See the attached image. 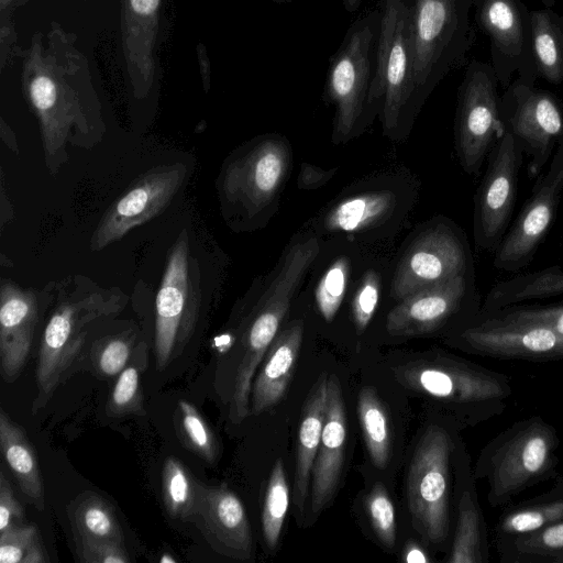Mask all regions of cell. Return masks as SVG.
<instances>
[{
    "label": "cell",
    "instance_id": "3",
    "mask_svg": "<svg viewBox=\"0 0 563 563\" xmlns=\"http://www.w3.org/2000/svg\"><path fill=\"white\" fill-rule=\"evenodd\" d=\"M123 306V296L111 291L76 290L60 296L40 343L33 413L48 402L79 357L90 330Z\"/></svg>",
    "mask_w": 563,
    "mask_h": 563
},
{
    "label": "cell",
    "instance_id": "55",
    "mask_svg": "<svg viewBox=\"0 0 563 563\" xmlns=\"http://www.w3.org/2000/svg\"><path fill=\"white\" fill-rule=\"evenodd\" d=\"M159 561L161 562H175V559L170 558L169 555H165Z\"/></svg>",
    "mask_w": 563,
    "mask_h": 563
},
{
    "label": "cell",
    "instance_id": "40",
    "mask_svg": "<svg viewBox=\"0 0 563 563\" xmlns=\"http://www.w3.org/2000/svg\"><path fill=\"white\" fill-rule=\"evenodd\" d=\"M136 332L130 328L119 333L104 336L91 347L92 364L102 376H118L129 364Z\"/></svg>",
    "mask_w": 563,
    "mask_h": 563
},
{
    "label": "cell",
    "instance_id": "13",
    "mask_svg": "<svg viewBox=\"0 0 563 563\" xmlns=\"http://www.w3.org/2000/svg\"><path fill=\"white\" fill-rule=\"evenodd\" d=\"M523 155L514 136L505 131L487 156L474 199L473 233L481 250L495 253L509 229Z\"/></svg>",
    "mask_w": 563,
    "mask_h": 563
},
{
    "label": "cell",
    "instance_id": "17",
    "mask_svg": "<svg viewBox=\"0 0 563 563\" xmlns=\"http://www.w3.org/2000/svg\"><path fill=\"white\" fill-rule=\"evenodd\" d=\"M563 192V143L534 184L530 198L495 251L496 269L518 272L528 266L555 220Z\"/></svg>",
    "mask_w": 563,
    "mask_h": 563
},
{
    "label": "cell",
    "instance_id": "2",
    "mask_svg": "<svg viewBox=\"0 0 563 563\" xmlns=\"http://www.w3.org/2000/svg\"><path fill=\"white\" fill-rule=\"evenodd\" d=\"M560 437L539 415L515 421L481 450L474 478L487 484V503L505 507L526 492L559 475Z\"/></svg>",
    "mask_w": 563,
    "mask_h": 563
},
{
    "label": "cell",
    "instance_id": "41",
    "mask_svg": "<svg viewBox=\"0 0 563 563\" xmlns=\"http://www.w3.org/2000/svg\"><path fill=\"white\" fill-rule=\"evenodd\" d=\"M143 361H145V357L134 362L130 360L125 368L118 375L108 402V410L111 415H141L143 412V398L140 384V373Z\"/></svg>",
    "mask_w": 563,
    "mask_h": 563
},
{
    "label": "cell",
    "instance_id": "50",
    "mask_svg": "<svg viewBox=\"0 0 563 563\" xmlns=\"http://www.w3.org/2000/svg\"><path fill=\"white\" fill-rule=\"evenodd\" d=\"M0 133L2 141L7 146H9L14 153H19L16 137L3 119H1Z\"/></svg>",
    "mask_w": 563,
    "mask_h": 563
},
{
    "label": "cell",
    "instance_id": "52",
    "mask_svg": "<svg viewBox=\"0 0 563 563\" xmlns=\"http://www.w3.org/2000/svg\"><path fill=\"white\" fill-rule=\"evenodd\" d=\"M29 0H0V15H12L13 10Z\"/></svg>",
    "mask_w": 563,
    "mask_h": 563
},
{
    "label": "cell",
    "instance_id": "23",
    "mask_svg": "<svg viewBox=\"0 0 563 563\" xmlns=\"http://www.w3.org/2000/svg\"><path fill=\"white\" fill-rule=\"evenodd\" d=\"M287 312L288 308L280 300L264 298L260 299L251 314L242 336L241 357L231 393L230 417L235 423L243 421L250 413V397L255 373Z\"/></svg>",
    "mask_w": 563,
    "mask_h": 563
},
{
    "label": "cell",
    "instance_id": "32",
    "mask_svg": "<svg viewBox=\"0 0 563 563\" xmlns=\"http://www.w3.org/2000/svg\"><path fill=\"white\" fill-rule=\"evenodd\" d=\"M396 198L389 191H369L341 200L324 219L331 232H355L387 218L395 209Z\"/></svg>",
    "mask_w": 563,
    "mask_h": 563
},
{
    "label": "cell",
    "instance_id": "30",
    "mask_svg": "<svg viewBox=\"0 0 563 563\" xmlns=\"http://www.w3.org/2000/svg\"><path fill=\"white\" fill-rule=\"evenodd\" d=\"M563 295V268L559 265L516 275L492 286L482 311H494L507 306Z\"/></svg>",
    "mask_w": 563,
    "mask_h": 563
},
{
    "label": "cell",
    "instance_id": "16",
    "mask_svg": "<svg viewBox=\"0 0 563 563\" xmlns=\"http://www.w3.org/2000/svg\"><path fill=\"white\" fill-rule=\"evenodd\" d=\"M475 275L457 276L422 288L388 313L389 334L411 336L440 330L451 322L462 325L481 309Z\"/></svg>",
    "mask_w": 563,
    "mask_h": 563
},
{
    "label": "cell",
    "instance_id": "37",
    "mask_svg": "<svg viewBox=\"0 0 563 563\" xmlns=\"http://www.w3.org/2000/svg\"><path fill=\"white\" fill-rule=\"evenodd\" d=\"M288 504L286 473L282 460H277L271 472L262 512L263 534L269 549H275L278 543Z\"/></svg>",
    "mask_w": 563,
    "mask_h": 563
},
{
    "label": "cell",
    "instance_id": "54",
    "mask_svg": "<svg viewBox=\"0 0 563 563\" xmlns=\"http://www.w3.org/2000/svg\"><path fill=\"white\" fill-rule=\"evenodd\" d=\"M544 8H553L558 0H539Z\"/></svg>",
    "mask_w": 563,
    "mask_h": 563
},
{
    "label": "cell",
    "instance_id": "11",
    "mask_svg": "<svg viewBox=\"0 0 563 563\" xmlns=\"http://www.w3.org/2000/svg\"><path fill=\"white\" fill-rule=\"evenodd\" d=\"M200 295L190 266L189 242L183 231L164 271L155 305L154 351L164 369L183 351L198 319Z\"/></svg>",
    "mask_w": 563,
    "mask_h": 563
},
{
    "label": "cell",
    "instance_id": "34",
    "mask_svg": "<svg viewBox=\"0 0 563 563\" xmlns=\"http://www.w3.org/2000/svg\"><path fill=\"white\" fill-rule=\"evenodd\" d=\"M500 563H552L563 553V519L536 532L494 544Z\"/></svg>",
    "mask_w": 563,
    "mask_h": 563
},
{
    "label": "cell",
    "instance_id": "5",
    "mask_svg": "<svg viewBox=\"0 0 563 563\" xmlns=\"http://www.w3.org/2000/svg\"><path fill=\"white\" fill-rule=\"evenodd\" d=\"M413 2L379 0L380 27L366 114L380 109L385 132L395 131L416 111Z\"/></svg>",
    "mask_w": 563,
    "mask_h": 563
},
{
    "label": "cell",
    "instance_id": "46",
    "mask_svg": "<svg viewBox=\"0 0 563 563\" xmlns=\"http://www.w3.org/2000/svg\"><path fill=\"white\" fill-rule=\"evenodd\" d=\"M494 311H499L512 318L547 324L563 336V301L548 305L518 303Z\"/></svg>",
    "mask_w": 563,
    "mask_h": 563
},
{
    "label": "cell",
    "instance_id": "49",
    "mask_svg": "<svg viewBox=\"0 0 563 563\" xmlns=\"http://www.w3.org/2000/svg\"><path fill=\"white\" fill-rule=\"evenodd\" d=\"M336 170V168L322 169L309 163H301L297 186L306 190L320 188L335 175Z\"/></svg>",
    "mask_w": 563,
    "mask_h": 563
},
{
    "label": "cell",
    "instance_id": "42",
    "mask_svg": "<svg viewBox=\"0 0 563 563\" xmlns=\"http://www.w3.org/2000/svg\"><path fill=\"white\" fill-rule=\"evenodd\" d=\"M350 264L340 257L329 266L316 288V302L319 312L327 321L336 314L346 291Z\"/></svg>",
    "mask_w": 563,
    "mask_h": 563
},
{
    "label": "cell",
    "instance_id": "19",
    "mask_svg": "<svg viewBox=\"0 0 563 563\" xmlns=\"http://www.w3.org/2000/svg\"><path fill=\"white\" fill-rule=\"evenodd\" d=\"M186 174L185 165L178 163L156 167L136 179L100 220L91 239V250H102L158 216L181 187Z\"/></svg>",
    "mask_w": 563,
    "mask_h": 563
},
{
    "label": "cell",
    "instance_id": "33",
    "mask_svg": "<svg viewBox=\"0 0 563 563\" xmlns=\"http://www.w3.org/2000/svg\"><path fill=\"white\" fill-rule=\"evenodd\" d=\"M75 537L123 543V533L112 506L100 495L85 492L67 507Z\"/></svg>",
    "mask_w": 563,
    "mask_h": 563
},
{
    "label": "cell",
    "instance_id": "28",
    "mask_svg": "<svg viewBox=\"0 0 563 563\" xmlns=\"http://www.w3.org/2000/svg\"><path fill=\"white\" fill-rule=\"evenodd\" d=\"M328 377L322 375L311 388L300 419L295 470V505L303 511L309 496L311 472L321 442L324 423Z\"/></svg>",
    "mask_w": 563,
    "mask_h": 563
},
{
    "label": "cell",
    "instance_id": "38",
    "mask_svg": "<svg viewBox=\"0 0 563 563\" xmlns=\"http://www.w3.org/2000/svg\"><path fill=\"white\" fill-rule=\"evenodd\" d=\"M177 429L189 450L208 463L217 460L219 446L216 434L200 411L187 400L178 402Z\"/></svg>",
    "mask_w": 563,
    "mask_h": 563
},
{
    "label": "cell",
    "instance_id": "14",
    "mask_svg": "<svg viewBox=\"0 0 563 563\" xmlns=\"http://www.w3.org/2000/svg\"><path fill=\"white\" fill-rule=\"evenodd\" d=\"M475 21L487 35L490 65L506 89L515 75L536 85L537 67L531 45L530 10L521 0H475Z\"/></svg>",
    "mask_w": 563,
    "mask_h": 563
},
{
    "label": "cell",
    "instance_id": "24",
    "mask_svg": "<svg viewBox=\"0 0 563 563\" xmlns=\"http://www.w3.org/2000/svg\"><path fill=\"white\" fill-rule=\"evenodd\" d=\"M38 321V300L31 289L2 279L0 287V369L12 383L22 372Z\"/></svg>",
    "mask_w": 563,
    "mask_h": 563
},
{
    "label": "cell",
    "instance_id": "6",
    "mask_svg": "<svg viewBox=\"0 0 563 563\" xmlns=\"http://www.w3.org/2000/svg\"><path fill=\"white\" fill-rule=\"evenodd\" d=\"M473 4L472 0H415L416 110L451 70L464 63L474 41L470 21Z\"/></svg>",
    "mask_w": 563,
    "mask_h": 563
},
{
    "label": "cell",
    "instance_id": "48",
    "mask_svg": "<svg viewBox=\"0 0 563 563\" xmlns=\"http://www.w3.org/2000/svg\"><path fill=\"white\" fill-rule=\"evenodd\" d=\"M23 49L18 42V33L12 15L0 16V68L4 70L15 57H21Z\"/></svg>",
    "mask_w": 563,
    "mask_h": 563
},
{
    "label": "cell",
    "instance_id": "51",
    "mask_svg": "<svg viewBox=\"0 0 563 563\" xmlns=\"http://www.w3.org/2000/svg\"><path fill=\"white\" fill-rule=\"evenodd\" d=\"M405 561L407 562H429L428 556L417 544H409L405 551Z\"/></svg>",
    "mask_w": 563,
    "mask_h": 563
},
{
    "label": "cell",
    "instance_id": "22",
    "mask_svg": "<svg viewBox=\"0 0 563 563\" xmlns=\"http://www.w3.org/2000/svg\"><path fill=\"white\" fill-rule=\"evenodd\" d=\"M346 416L335 375L328 376L324 423L310 481V511L318 515L333 498L340 482L346 445Z\"/></svg>",
    "mask_w": 563,
    "mask_h": 563
},
{
    "label": "cell",
    "instance_id": "47",
    "mask_svg": "<svg viewBox=\"0 0 563 563\" xmlns=\"http://www.w3.org/2000/svg\"><path fill=\"white\" fill-rule=\"evenodd\" d=\"M24 516L23 508L15 498L12 486L3 471L0 473V532L12 523H19Z\"/></svg>",
    "mask_w": 563,
    "mask_h": 563
},
{
    "label": "cell",
    "instance_id": "20",
    "mask_svg": "<svg viewBox=\"0 0 563 563\" xmlns=\"http://www.w3.org/2000/svg\"><path fill=\"white\" fill-rule=\"evenodd\" d=\"M191 520L218 553L235 560L251 558L253 540L245 508L227 486L197 481Z\"/></svg>",
    "mask_w": 563,
    "mask_h": 563
},
{
    "label": "cell",
    "instance_id": "43",
    "mask_svg": "<svg viewBox=\"0 0 563 563\" xmlns=\"http://www.w3.org/2000/svg\"><path fill=\"white\" fill-rule=\"evenodd\" d=\"M367 514L380 542L393 548L396 542V518L393 501L380 483H376L365 500Z\"/></svg>",
    "mask_w": 563,
    "mask_h": 563
},
{
    "label": "cell",
    "instance_id": "45",
    "mask_svg": "<svg viewBox=\"0 0 563 563\" xmlns=\"http://www.w3.org/2000/svg\"><path fill=\"white\" fill-rule=\"evenodd\" d=\"M76 554L82 563H126L129 554L122 542L75 537Z\"/></svg>",
    "mask_w": 563,
    "mask_h": 563
},
{
    "label": "cell",
    "instance_id": "9",
    "mask_svg": "<svg viewBox=\"0 0 563 563\" xmlns=\"http://www.w3.org/2000/svg\"><path fill=\"white\" fill-rule=\"evenodd\" d=\"M452 340L462 350L498 360H563V336L547 324L499 311H479L456 328Z\"/></svg>",
    "mask_w": 563,
    "mask_h": 563
},
{
    "label": "cell",
    "instance_id": "12",
    "mask_svg": "<svg viewBox=\"0 0 563 563\" xmlns=\"http://www.w3.org/2000/svg\"><path fill=\"white\" fill-rule=\"evenodd\" d=\"M504 90L503 124L530 157L529 174L537 178L563 143V104L552 92L519 78Z\"/></svg>",
    "mask_w": 563,
    "mask_h": 563
},
{
    "label": "cell",
    "instance_id": "4",
    "mask_svg": "<svg viewBox=\"0 0 563 563\" xmlns=\"http://www.w3.org/2000/svg\"><path fill=\"white\" fill-rule=\"evenodd\" d=\"M398 378L450 406L472 426L503 415L514 395L508 375L456 356L439 355L432 362L401 369Z\"/></svg>",
    "mask_w": 563,
    "mask_h": 563
},
{
    "label": "cell",
    "instance_id": "10",
    "mask_svg": "<svg viewBox=\"0 0 563 563\" xmlns=\"http://www.w3.org/2000/svg\"><path fill=\"white\" fill-rule=\"evenodd\" d=\"M498 80L490 63L472 60L459 88L455 147L464 172L477 175L504 135Z\"/></svg>",
    "mask_w": 563,
    "mask_h": 563
},
{
    "label": "cell",
    "instance_id": "26",
    "mask_svg": "<svg viewBox=\"0 0 563 563\" xmlns=\"http://www.w3.org/2000/svg\"><path fill=\"white\" fill-rule=\"evenodd\" d=\"M474 481L464 457L453 539L446 558L449 563H488L490 560L492 541Z\"/></svg>",
    "mask_w": 563,
    "mask_h": 563
},
{
    "label": "cell",
    "instance_id": "29",
    "mask_svg": "<svg viewBox=\"0 0 563 563\" xmlns=\"http://www.w3.org/2000/svg\"><path fill=\"white\" fill-rule=\"evenodd\" d=\"M0 449L23 495L43 510V481L36 452L24 430L3 409L0 410Z\"/></svg>",
    "mask_w": 563,
    "mask_h": 563
},
{
    "label": "cell",
    "instance_id": "8",
    "mask_svg": "<svg viewBox=\"0 0 563 563\" xmlns=\"http://www.w3.org/2000/svg\"><path fill=\"white\" fill-rule=\"evenodd\" d=\"M457 442L451 431L432 423L423 432L407 476V499L416 528L433 544L451 531V466Z\"/></svg>",
    "mask_w": 563,
    "mask_h": 563
},
{
    "label": "cell",
    "instance_id": "56",
    "mask_svg": "<svg viewBox=\"0 0 563 563\" xmlns=\"http://www.w3.org/2000/svg\"><path fill=\"white\" fill-rule=\"evenodd\" d=\"M552 563H563V553L558 555Z\"/></svg>",
    "mask_w": 563,
    "mask_h": 563
},
{
    "label": "cell",
    "instance_id": "1",
    "mask_svg": "<svg viewBox=\"0 0 563 563\" xmlns=\"http://www.w3.org/2000/svg\"><path fill=\"white\" fill-rule=\"evenodd\" d=\"M77 36L57 22L36 32L22 53L21 85L41 131L44 163L54 175L67 162V146L89 150L106 133L89 62Z\"/></svg>",
    "mask_w": 563,
    "mask_h": 563
},
{
    "label": "cell",
    "instance_id": "15",
    "mask_svg": "<svg viewBox=\"0 0 563 563\" xmlns=\"http://www.w3.org/2000/svg\"><path fill=\"white\" fill-rule=\"evenodd\" d=\"M291 153L282 137L269 136L227 165L220 179L224 205L254 217L268 207L282 188Z\"/></svg>",
    "mask_w": 563,
    "mask_h": 563
},
{
    "label": "cell",
    "instance_id": "27",
    "mask_svg": "<svg viewBox=\"0 0 563 563\" xmlns=\"http://www.w3.org/2000/svg\"><path fill=\"white\" fill-rule=\"evenodd\" d=\"M563 519V475L547 492L517 504H508L492 530V543L541 530Z\"/></svg>",
    "mask_w": 563,
    "mask_h": 563
},
{
    "label": "cell",
    "instance_id": "25",
    "mask_svg": "<svg viewBox=\"0 0 563 563\" xmlns=\"http://www.w3.org/2000/svg\"><path fill=\"white\" fill-rule=\"evenodd\" d=\"M303 325L292 322L272 342L258 366L250 397V413L260 415L285 395L302 343Z\"/></svg>",
    "mask_w": 563,
    "mask_h": 563
},
{
    "label": "cell",
    "instance_id": "21",
    "mask_svg": "<svg viewBox=\"0 0 563 563\" xmlns=\"http://www.w3.org/2000/svg\"><path fill=\"white\" fill-rule=\"evenodd\" d=\"M121 43L135 98H145L157 76L162 0H120Z\"/></svg>",
    "mask_w": 563,
    "mask_h": 563
},
{
    "label": "cell",
    "instance_id": "44",
    "mask_svg": "<svg viewBox=\"0 0 563 563\" xmlns=\"http://www.w3.org/2000/svg\"><path fill=\"white\" fill-rule=\"evenodd\" d=\"M380 294V279L369 271L362 278L352 301V314L356 329L364 331L378 305Z\"/></svg>",
    "mask_w": 563,
    "mask_h": 563
},
{
    "label": "cell",
    "instance_id": "53",
    "mask_svg": "<svg viewBox=\"0 0 563 563\" xmlns=\"http://www.w3.org/2000/svg\"><path fill=\"white\" fill-rule=\"evenodd\" d=\"M363 0H342L344 9L347 12H355L362 4Z\"/></svg>",
    "mask_w": 563,
    "mask_h": 563
},
{
    "label": "cell",
    "instance_id": "31",
    "mask_svg": "<svg viewBox=\"0 0 563 563\" xmlns=\"http://www.w3.org/2000/svg\"><path fill=\"white\" fill-rule=\"evenodd\" d=\"M531 45L538 77L563 82V15L552 8L530 10Z\"/></svg>",
    "mask_w": 563,
    "mask_h": 563
},
{
    "label": "cell",
    "instance_id": "35",
    "mask_svg": "<svg viewBox=\"0 0 563 563\" xmlns=\"http://www.w3.org/2000/svg\"><path fill=\"white\" fill-rule=\"evenodd\" d=\"M357 412L371 460L377 468H383L390 455L391 429L386 408L374 388L361 389Z\"/></svg>",
    "mask_w": 563,
    "mask_h": 563
},
{
    "label": "cell",
    "instance_id": "39",
    "mask_svg": "<svg viewBox=\"0 0 563 563\" xmlns=\"http://www.w3.org/2000/svg\"><path fill=\"white\" fill-rule=\"evenodd\" d=\"M48 558L35 525L12 523L0 532V563H44Z\"/></svg>",
    "mask_w": 563,
    "mask_h": 563
},
{
    "label": "cell",
    "instance_id": "36",
    "mask_svg": "<svg viewBox=\"0 0 563 563\" xmlns=\"http://www.w3.org/2000/svg\"><path fill=\"white\" fill-rule=\"evenodd\" d=\"M162 496L168 514L191 520L197 496V481L177 459L165 460L162 471Z\"/></svg>",
    "mask_w": 563,
    "mask_h": 563
},
{
    "label": "cell",
    "instance_id": "18",
    "mask_svg": "<svg viewBox=\"0 0 563 563\" xmlns=\"http://www.w3.org/2000/svg\"><path fill=\"white\" fill-rule=\"evenodd\" d=\"M475 275L467 241L448 224L422 234L399 263L393 282V296L404 299L434 284Z\"/></svg>",
    "mask_w": 563,
    "mask_h": 563
},
{
    "label": "cell",
    "instance_id": "58",
    "mask_svg": "<svg viewBox=\"0 0 563 563\" xmlns=\"http://www.w3.org/2000/svg\"><path fill=\"white\" fill-rule=\"evenodd\" d=\"M472 1L474 2L475 0H472Z\"/></svg>",
    "mask_w": 563,
    "mask_h": 563
},
{
    "label": "cell",
    "instance_id": "57",
    "mask_svg": "<svg viewBox=\"0 0 563 563\" xmlns=\"http://www.w3.org/2000/svg\"><path fill=\"white\" fill-rule=\"evenodd\" d=\"M272 2H275V3H288V2H291L294 0H269Z\"/></svg>",
    "mask_w": 563,
    "mask_h": 563
},
{
    "label": "cell",
    "instance_id": "7",
    "mask_svg": "<svg viewBox=\"0 0 563 563\" xmlns=\"http://www.w3.org/2000/svg\"><path fill=\"white\" fill-rule=\"evenodd\" d=\"M379 27V8L364 12L350 25L330 60L325 95L335 107L333 137L336 142L349 139L365 118Z\"/></svg>",
    "mask_w": 563,
    "mask_h": 563
}]
</instances>
